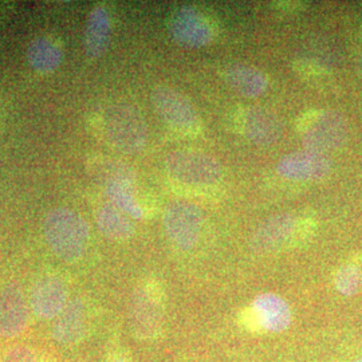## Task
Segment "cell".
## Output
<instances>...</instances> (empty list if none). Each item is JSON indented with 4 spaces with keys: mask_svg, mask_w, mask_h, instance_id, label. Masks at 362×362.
Masks as SVG:
<instances>
[{
    "mask_svg": "<svg viewBox=\"0 0 362 362\" xmlns=\"http://www.w3.org/2000/svg\"><path fill=\"white\" fill-rule=\"evenodd\" d=\"M346 139V119L342 115L333 110L313 115L305 122L300 132V141L305 149L322 155L342 146Z\"/></svg>",
    "mask_w": 362,
    "mask_h": 362,
    "instance_id": "8992f818",
    "label": "cell"
},
{
    "mask_svg": "<svg viewBox=\"0 0 362 362\" xmlns=\"http://www.w3.org/2000/svg\"><path fill=\"white\" fill-rule=\"evenodd\" d=\"M334 287L344 297L356 296L362 287V266L357 262L342 264L334 274Z\"/></svg>",
    "mask_w": 362,
    "mask_h": 362,
    "instance_id": "7402d4cb",
    "label": "cell"
},
{
    "mask_svg": "<svg viewBox=\"0 0 362 362\" xmlns=\"http://www.w3.org/2000/svg\"><path fill=\"white\" fill-rule=\"evenodd\" d=\"M165 168L173 180L184 185L212 187L219 182L223 170L211 156L196 151H175L165 158Z\"/></svg>",
    "mask_w": 362,
    "mask_h": 362,
    "instance_id": "5b68a950",
    "label": "cell"
},
{
    "mask_svg": "<svg viewBox=\"0 0 362 362\" xmlns=\"http://www.w3.org/2000/svg\"><path fill=\"white\" fill-rule=\"evenodd\" d=\"M164 228L170 242L182 251L194 250L202 233L203 212L188 202H173L164 211Z\"/></svg>",
    "mask_w": 362,
    "mask_h": 362,
    "instance_id": "52a82bcc",
    "label": "cell"
},
{
    "mask_svg": "<svg viewBox=\"0 0 362 362\" xmlns=\"http://www.w3.org/2000/svg\"><path fill=\"white\" fill-rule=\"evenodd\" d=\"M97 226L105 238L115 242H125L134 233V226L128 215L112 204H106L98 209Z\"/></svg>",
    "mask_w": 362,
    "mask_h": 362,
    "instance_id": "ac0fdd59",
    "label": "cell"
},
{
    "mask_svg": "<svg viewBox=\"0 0 362 362\" xmlns=\"http://www.w3.org/2000/svg\"><path fill=\"white\" fill-rule=\"evenodd\" d=\"M89 317L82 299L67 302L65 309L54 320L52 334L57 342L73 346L82 342L89 332Z\"/></svg>",
    "mask_w": 362,
    "mask_h": 362,
    "instance_id": "5bb4252c",
    "label": "cell"
},
{
    "mask_svg": "<svg viewBox=\"0 0 362 362\" xmlns=\"http://www.w3.org/2000/svg\"><path fill=\"white\" fill-rule=\"evenodd\" d=\"M130 324L141 341H155L163 336L165 325L164 288L153 278L145 279L133 291L130 300Z\"/></svg>",
    "mask_w": 362,
    "mask_h": 362,
    "instance_id": "7a4b0ae2",
    "label": "cell"
},
{
    "mask_svg": "<svg viewBox=\"0 0 362 362\" xmlns=\"http://www.w3.org/2000/svg\"><path fill=\"white\" fill-rule=\"evenodd\" d=\"M152 103L157 115L172 129L194 134L202 128V121L194 105L179 91L168 86H158L152 91Z\"/></svg>",
    "mask_w": 362,
    "mask_h": 362,
    "instance_id": "ba28073f",
    "label": "cell"
},
{
    "mask_svg": "<svg viewBox=\"0 0 362 362\" xmlns=\"http://www.w3.org/2000/svg\"><path fill=\"white\" fill-rule=\"evenodd\" d=\"M67 287L55 275L42 276L30 293V308L39 320H55L67 305Z\"/></svg>",
    "mask_w": 362,
    "mask_h": 362,
    "instance_id": "7c38bea8",
    "label": "cell"
},
{
    "mask_svg": "<svg viewBox=\"0 0 362 362\" xmlns=\"http://www.w3.org/2000/svg\"><path fill=\"white\" fill-rule=\"evenodd\" d=\"M28 64L40 74H50L61 65L64 54L59 46L52 39H34L27 52Z\"/></svg>",
    "mask_w": 362,
    "mask_h": 362,
    "instance_id": "d6986e66",
    "label": "cell"
},
{
    "mask_svg": "<svg viewBox=\"0 0 362 362\" xmlns=\"http://www.w3.org/2000/svg\"><path fill=\"white\" fill-rule=\"evenodd\" d=\"M0 362H49V360L28 346L13 345L0 353Z\"/></svg>",
    "mask_w": 362,
    "mask_h": 362,
    "instance_id": "603a6c76",
    "label": "cell"
},
{
    "mask_svg": "<svg viewBox=\"0 0 362 362\" xmlns=\"http://www.w3.org/2000/svg\"><path fill=\"white\" fill-rule=\"evenodd\" d=\"M351 362H362V357H358V358H354Z\"/></svg>",
    "mask_w": 362,
    "mask_h": 362,
    "instance_id": "d4e9b609",
    "label": "cell"
},
{
    "mask_svg": "<svg viewBox=\"0 0 362 362\" xmlns=\"http://www.w3.org/2000/svg\"><path fill=\"white\" fill-rule=\"evenodd\" d=\"M112 37V19L107 8L97 6L91 10L85 27L83 46L89 58L98 59L109 47Z\"/></svg>",
    "mask_w": 362,
    "mask_h": 362,
    "instance_id": "9a60e30c",
    "label": "cell"
},
{
    "mask_svg": "<svg viewBox=\"0 0 362 362\" xmlns=\"http://www.w3.org/2000/svg\"><path fill=\"white\" fill-rule=\"evenodd\" d=\"M43 233L52 252L65 262H77L88 250L90 228L77 211L52 209L43 220Z\"/></svg>",
    "mask_w": 362,
    "mask_h": 362,
    "instance_id": "6da1fadb",
    "label": "cell"
},
{
    "mask_svg": "<svg viewBox=\"0 0 362 362\" xmlns=\"http://www.w3.org/2000/svg\"><path fill=\"white\" fill-rule=\"evenodd\" d=\"M109 362H132L130 361L128 357H125V356H122V354H116V356H113L112 358H110V361Z\"/></svg>",
    "mask_w": 362,
    "mask_h": 362,
    "instance_id": "cb8c5ba5",
    "label": "cell"
},
{
    "mask_svg": "<svg viewBox=\"0 0 362 362\" xmlns=\"http://www.w3.org/2000/svg\"><path fill=\"white\" fill-rule=\"evenodd\" d=\"M243 130L250 141L257 145H270L281 137L282 124L269 110L252 107L245 113Z\"/></svg>",
    "mask_w": 362,
    "mask_h": 362,
    "instance_id": "2e32d148",
    "label": "cell"
},
{
    "mask_svg": "<svg viewBox=\"0 0 362 362\" xmlns=\"http://www.w3.org/2000/svg\"><path fill=\"white\" fill-rule=\"evenodd\" d=\"M112 206L118 208L121 212L133 219H144V209L134 194V182H110L105 185Z\"/></svg>",
    "mask_w": 362,
    "mask_h": 362,
    "instance_id": "ffe728a7",
    "label": "cell"
},
{
    "mask_svg": "<svg viewBox=\"0 0 362 362\" xmlns=\"http://www.w3.org/2000/svg\"><path fill=\"white\" fill-rule=\"evenodd\" d=\"M236 322L250 334H279L288 330L293 324V310L285 298L274 293H263L239 311Z\"/></svg>",
    "mask_w": 362,
    "mask_h": 362,
    "instance_id": "3957f363",
    "label": "cell"
},
{
    "mask_svg": "<svg viewBox=\"0 0 362 362\" xmlns=\"http://www.w3.org/2000/svg\"><path fill=\"white\" fill-rule=\"evenodd\" d=\"M30 308L22 287L8 284L0 291V336L13 338L26 332Z\"/></svg>",
    "mask_w": 362,
    "mask_h": 362,
    "instance_id": "30bf717a",
    "label": "cell"
},
{
    "mask_svg": "<svg viewBox=\"0 0 362 362\" xmlns=\"http://www.w3.org/2000/svg\"><path fill=\"white\" fill-rule=\"evenodd\" d=\"M226 81L233 90L247 98H257L269 88V79L259 69L243 64L228 66Z\"/></svg>",
    "mask_w": 362,
    "mask_h": 362,
    "instance_id": "e0dca14e",
    "label": "cell"
},
{
    "mask_svg": "<svg viewBox=\"0 0 362 362\" xmlns=\"http://www.w3.org/2000/svg\"><path fill=\"white\" fill-rule=\"evenodd\" d=\"M172 39L185 49H202L215 38V30L207 16L192 6L177 8L169 21Z\"/></svg>",
    "mask_w": 362,
    "mask_h": 362,
    "instance_id": "9c48e42d",
    "label": "cell"
},
{
    "mask_svg": "<svg viewBox=\"0 0 362 362\" xmlns=\"http://www.w3.org/2000/svg\"><path fill=\"white\" fill-rule=\"evenodd\" d=\"M89 170L95 179L105 182V185L110 182H136L134 170L116 160L95 157L89 163Z\"/></svg>",
    "mask_w": 362,
    "mask_h": 362,
    "instance_id": "44dd1931",
    "label": "cell"
},
{
    "mask_svg": "<svg viewBox=\"0 0 362 362\" xmlns=\"http://www.w3.org/2000/svg\"><path fill=\"white\" fill-rule=\"evenodd\" d=\"M330 169L332 163L326 155L303 149L281 158L276 172L287 180L306 182L322 180Z\"/></svg>",
    "mask_w": 362,
    "mask_h": 362,
    "instance_id": "8fae6325",
    "label": "cell"
},
{
    "mask_svg": "<svg viewBox=\"0 0 362 362\" xmlns=\"http://www.w3.org/2000/svg\"><path fill=\"white\" fill-rule=\"evenodd\" d=\"M106 140L119 152L134 155L143 151L148 141V128L141 113L133 106L112 105L103 119Z\"/></svg>",
    "mask_w": 362,
    "mask_h": 362,
    "instance_id": "277c9868",
    "label": "cell"
},
{
    "mask_svg": "<svg viewBox=\"0 0 362 362\" xmlns=\"http://www.w3.org/2000/svg\"><path fill=\"white\" fill-rule=\"evenodd\" d=\"M297 231V219L290 214L275 215L263 221L251 238V248L258 254L276 252L291 243Z\"/></svg>",
    "mask_w": 362,
    "mask_h": 362,
    "instance_id": "4fadbf2b",
    "label": "cell"
}]
</instances>
